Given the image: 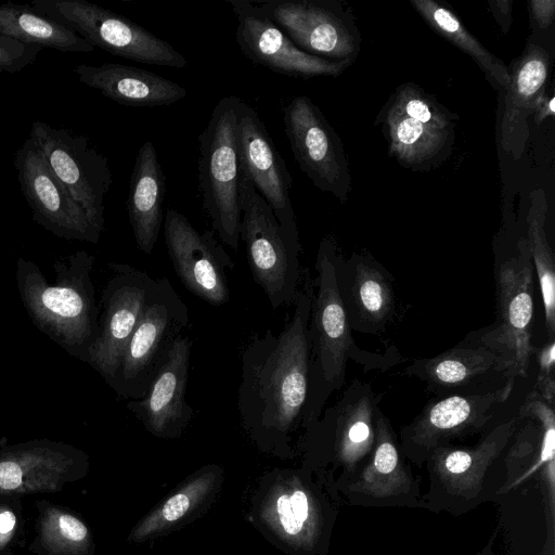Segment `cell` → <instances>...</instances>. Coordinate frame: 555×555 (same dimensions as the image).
<instances>
[{
  "mask_svg": "<svg viewBox=\"0 0 555 555\" xmlns=\"http://www.w3.org/2000/svg\"><path fill=\"white\" fill-rule=\"evenodd\" d=\"M335 269L340 297L351 330L376 335L395 312V293L389 272L373 258L336 251Z\"/></svg>",
  "mask_w": 555,
  "mask_h": 555,
  "instance_id": "cell-26",
  "label": "cell"
},
{
  "mask_svg": "<svg viewBox=\"0 0 555 555\" xmlns=\"http://www.w3.org/2000/svg\"><path fill=\"white\" fill-rule=\"evenodd\" d=\"M530 11L537 24L542 27H548L554 21L555 1L554 0H531Z\"/></svg>",
  "mask_w": 555,
  "mask_h": 555,
  "instance_id": "cell-39",
  "label": "cell"
},
{
  "mask_svg": "<svg viewBox=\"0 0 555 555\" xmlns=\"http://www.w3.org/2000/svg\"><path fill=\"white\" fill-rule=\"evenodd\" d=\"M77 79L104 96L129 106L170 105L186 96V89L142 68L116 63L73 68Z\"/></svg>",
  "mask_w": 555,
  "mask_h": 555,
  "instance_id": "cell-27",
  "label": "cell"
},
{
  "mask_svg": "<svg viewBox=\"0 0 555 555\" xmlns=\"http://www.w3.org/2000/svg\"><path fill=\"white\" fill-rule=\"evenodd\" d=\"M39 538L52 555H87L91 547V535L85 522L54 506L41 514Z\"/></svg>",
  "mask_w": 555,
  "mask_h": 555,
  "instance_id": "cell-35",
  "label": "cell"
},
{
  "mask_svg": "<svg viewBox=\"0 0 555 555\" xmlns=\"http://www.w3.org/2000/svg\"><path fill=\"white\" fill-rule=\"evenodd\" d=\"M14 166L37 224L60 238L99 242L103 230L72 198L29 138L17 150Z\"/></svg>",
  "mask_w": 555,
  "mask_h": 555,
  "instance_id": "cell-17",
  "label": "cell"
},
{
  "mask_svg": "<svg viewBox=\"0 0 555 555\" xmlns=\"http://www.w3.org/2000/svg\"><path fill=\"white\" fill-rule=\"evenodd\" d=\"M237 25L235 39L253 63L298 78L337 76L351 59L328 60L299 49L251 0H229Z\"/></svg>",
  "mask_w": 555,
  "mask_h": 555,
  "instance_id": "cell-19",
  "label": "cell"
},
{
  "mask_svg": "<svg viewBox=\"0 0 555 555\" xmlns=\"http://www.w3.org/2000/svg\"><path fill=\"white\" fill-rule=\"evenodd\" d=\"M28 138L72 198L104 230V199L113 182L107 157L88 138L40 120L31 124Z\"/></svg>",
  "mask_w": 555,
  "mask_h": 555,
  "instance_id": "cell-12",
  "label": "cell"
},
{
  "mask_svg": "<svg viewBox=\"0 0 555 555\" xmlns=\"http://www.w3.org/2000/svg\"><path fill=\"white\" fill-rule=\"evenodd\" d=\"M0 35L61 52L89 53L94 48L75 31L37 13L30 5L0 4Z\"/></svg>",
  "mask_w": 555,
  "mask_h": 555,
  "instance_id": "cell-31",
  "label": "cell"
},
{
  "mask_svg": "<svg viewBox=\"0 0 555 555\" xmlns=\"http://www.w3.org/2000/svg\"><path fill=\"white\" fill-rule=\"evenodd\" d=\"M550 57L539 46H530L515 64L505 90L501 121V146L515 159L520 158L529 137L528 117L544 94Z\"/></svg>",
  "mask_w": 555,
  "mask_h": 555,
  "instance_id": "cell-28",
  "label": "cell"
},
{
  "mask_svg": "<svg viewBox=\"0 0 555 555\" xmlns=\"http://www.w3.org/2000/svg\"><path fill=\"white\" fill-rule=\"evenodd\" d=\"M526 423L505 456L506 480L499 494H506L529 478L538 475L543 504L555 505V412L531 390L519 409Z\"/></svg>",
  "mask_w": 555,
  "mask_h": 555,
  "instance_id": "cell-20",
  "label": "cell"
},
{
  "mask_svg": "<svg viewBox=\"0 0 555 555\" xmlns=\"http://www.w3.org/2000/svg\"><path fill=\"white\" fill-rule=\"evenodd\" d=\"M285 134L294 157L322 191L346 198L349 176L338 138L310 98L297 95L283 107Z\"/></svg>",
  "mask_w": 555,
  "mask_h": 555,
  "instance_id": "cell-18",
  "label": "cell"
},
{
  "mask_svg": "<svg viewBox=\"0 0 555 555\" xmlns=\"http://www.w3.org/2000/svg\"><path fill=\"white\" fill-rule=\"evenodd\" d=\"M113 275L101 295L99 335L87 362L109 384L124 349L144 310L155 280L145 271L125 263L109 262Z\"/></svg>",
  "mask_w": 555,
  "mask_h": 555,
  "instance_id": "cell-15",
  "label": "cell"
},
{
  "mask_svg": "<svg viewBox=\"0 0 555 555\" xmlns=\"http://www.w3.org/2000/svg\"><path fill=\"white\" fill-rule=\"evenodd\" d=\"M336 251L334 240L324 237L317 253V276L309 320L311 349L308 393L300 425L305 429L318 421L333 392L344 387L349 359L367 370L388 367L398 362V357L389 358L362 350L353 340L337 284Z\"/></svg>",
  "mask_w": 555,
  "mask_h": 555,
  "instance_id": "cell-3",
  "label": "cell"
},
{
  "mask_svg": "<svg viewBox=\"0 0 555 555\" xmlns=\"http://www.w3.org/2000/svg\"><path fill=\"white\" fill-rule=\"evenodd\" d=\"M391 104L393 109L422 124L446 131L451 127L448 114L413 85L399 88Z\"/></svg>",
  "mask_w": 555,
  "mask_h": 555,
  "instance_id": "cell-36",
  "label": "cell"
},
{
  "mask_svg": "<svg viewBox=\"0 0 555 555\" xmlns=\"http://www.w3.org/2000/svg\"><path fill=\"white\" fill-rule=\"evenodd\" d=\"M165 176L155 146L146 141L139 149L130 177L127 210L138 248L150 255L164 219Z\"/></svg>",
  "mask_w": 555,
  "mask_h": 555,
  "instance_id": "cell-29",
  "label": "cell"
},
{
  "mask_svg": "<svg viewBox=\"0 0 555 555\" xmlns=\"http://www.w3.org/2000/svg\"><path fill=\"white\" fill-rule=\"evenodd\" d=\"M278 478L260 505L263 524L299 555H327L343 499L326 469Z\"/></svg>",
  "mask_w": 555,
  "mask_h": 555,
  "instance_id": "cell-4",
  "label": "cell"
},
{
  "mask_svg": "<svg viewBox=\"0 0 555 555\" xmlns=\"http://www.w3.org/2000/svg\"><path fill=\"white\" fill-rule=\"evenodd\" d=\"M518 424V416L502 422L472 447H437L424 463L429 478L428 490L423 494L424 508L453 516L476 508L485 499L488 474L512 441Z\"/></svg>",
  "mask_w": 555,
  "mask_h": 555,
  "instance_id": "cell-8",
  "label": "cell"
},
{
  "mask_svg": "<svg viewBox=\"0 0 555 555\" xmlns=\"http://www.w3.org/2000/svg\"><path fill=\"white\" fill-rule=\"evenodd\" d=\"M404 374L415 376L438 395L489 391L501 387L493 385V380L505 383L516 378L506 358L465 339L433 358L414 360Z\"/></svg>",
  "mask_w": 555,
  "mask_h": 555,
  "instance_id": "cell-23",
  "label": "cell"
},
{
  "mask_svg": "<svg viewBox=\"0 0 555 555\" xmlns=\"http://www.w3.org/2000/svg\"><path fill=\"white\" fill-rule=\"evenodd\" d=\"M87 455L67 443L36 439L0 450V494L54 492L79 478Z\"/></svg>",
  "mask_w": 555,
  "mask_h": 555,
  "instance_id": "cell-21",
  "label": "cell"
},
{
  "mask_svg": "<svg viewBox=\"0 0 555 555\" xmlns=\"http://www.w3.org/2000/svg\"><path fill=\"white\" fill-rule=\"evenodd\" d=\"M496 533H498V530H495V532H493V534L490 537L488 542L485 544L482 550L477 555H502V554H499V553L493 551L494 540H495Z\"/></svg>",
  "mask_w": 555,
  "mask_h": 555,
  "instance_id": "cell-43",
  "label": "cell"
},
{
  "mask_svg": "<svg viewBox=\"0 0 555 555\" xmlns=\"http://www.w3.org/2000/svg\"><path fill=\"white\" fill-rule=\"evenodd\" d=\"M515 380L482 392L452 393L429 402L399 433V446L405 459L423 465L428 455L451 440L481 431L495 410L512 393Z\"/></svg>",
  "mask_w": 555,
  "mask_h": 555,
  "instance_id": "cell-13",
  "label": "cell"
},
{
  "mask_svg": "<svg viewBox=\"0 0 555 555\" xmlns=\"http://www.w3.org/2000/svg\"><path fill=\"white\" fill-rule=\"evenodd\" d=\"M189 324V310L167 278L155 280L113 380L117 396L143 398L170 347Z\"/></svg>",
  "mask_w": 555,
  "mask_h": 555,
  "instance_id": "cell-10",
  "label": "cell"
},
{
  "mask_svg": "<svg viewBox=\"0 0 555 555\" xmlns=\"http://www.w3.org/2000/svg\"><path fill=\"white\" fill-rule=\"evenodd\" d=\"M336 487L350 506L424 508L420 479L414 476L382 410L376 418L371 455L353 476Z\"/></svg>",
  "mask_w": 555,
  "mask_h": 555,
  "instance_id": "cell-14",
  "label": "cell"
},
{
  "mask_svg": "<svg viewBox=\"0 0 555 555\" xmlns=\"http://www.w3.org/2000/svg\"><path fill=\"white\" fill-rule=\"evenodd\" d=\"M237 137L242 169L273 210L279 223L299 234L291 201L292 176L258 113L238 100Z\"/></svg>",
  "mask_w": 555,
  "mask_h": 555,
  "instance_id": "cell-22",
  "label": "cell"
},
{
  "mask_svg": "<svg viewBox=\"0 0 555 555\" xmlns=\"http://www.w3.org/2000/svg\"><path fill=\"white\" fill-rule=\"evenodd\" d=\"M411 3L437 33L472 56L495 88L504 91L508 88L511 72L468 33L451 10L431 0H411Z\"/></svg>",
  "mask_w": 555,
  "mask_h": 555,
  "instance_id": "cell-32",
  "label": "cell"
},
{
  "mask_svg": "<svg viewBox=\"0 0 555 555\" xmlns=\"http://www.w3.org/2000/svg\"><path fill=\"white\" fill-rule=\"evenodd\" d=\"M305 273L284 328L254 335L242 353L237 409L244 428L260 446L287 448L301 425L310 367L309 320L313 281Z\"/></svg>",
  "mask_w": 555,
  "mask_h": 555,
  "instance_id": "cell-1",
  "label": "cell"
},
{
  "mask_svg": "<svg viewBox=\"0 0 555 555\" xmlns=\"http://www.w3.org/2000/svg\"><path fill=\"white\" fill-rule=\"evenodd\" d=\"M95 257L77 250L53 264L50 283L39 267L23 257L16 261L15 280L31 322L74 358L87 362L99 335L100 309L92 282Z\"/></svg>",
  "mask_w": 555,
  "mask_h": 555,
  "instance_id": "cell-2",
  "label": "cell"
},
{
  "mask_svg": "<svg viewBox=\"0 0 555 555\" xmlns=\"http://www.w3.org/2000/svg\"><path fill=\"white\" fill-rule=\"evenodd\" d=\"M16 524L15 513L9 507L0 506V548L11 541Z\"/></svg>",
  "mask_w": 555,
  "mask_h": 555,
  "instance_id": "cell-40",
  "label": "cell"
},
{
  "mask_svg": "<svg viewBox=\"0 0 555 555\" xmlns=\"http://www.w3.org/2000/svg\"><path fill=\"white\" fill-rule=\"evenodd\" d=\"M221 473L219 466L207 465L190 476L132 528L128 540L142 542L176 528L208 500L221 479Z\"/></svg>",
  "mask_w": 555,
  "mask_h": 555,
  "instance_id": "cell-30",
  "label": "cell"
},
{
  "mask_svg": "<svg viewBox=\"0 0 555 555\" xmlns=\"http://www.w3.org/2000/svg\"><path fill=\"white\" fill-rule=\"evenodd\" d=\"M386 124L390 149L406 165H420L436 156L449 132L414 120L392 107L387 111Z\"/></svg>",
  "mask_w": 555,
  "mask_h": 555,
  "instance_id": "cell-34",
  "label": "cell"
},
{
  "mask_svg": "<svg viewBox=\"0 0 555 555\" xmlns=\"http://www.w3.org/2000/svg\"><path fill=\"white\" fill-rule=\"evenodd\" d=\"M379 400L370 384L353 379L340 398L305 429L311 467L334 476L338 472L336 483L353 476L373 450Z\"/></svg>",
  "mask_w": 555,
  "mask_h": 555,
  "instance_id": "cell-6",
  "label": "cell"
},
{
  "mask_svg": "<svg viewBox=\"0 0 555 555\" xmlns=\"http://www.w3.org/2000/svg\"><path fill=\"white\" fill-rule=\"evenodd\" d=\"M533 356L537 358L539 373L533 390L546 402L555 401V338H548L540 348L534 347Z\"/></svg>",
  "mask_w": 555,
  "mask_h": 555,
  "instance_id": "cell-38",
  "label": "cell"
},
{
  "mask_svg": "<svg viewBox=\"0 0 555 555\" xmlns=\"http://www.w3.org/2000/svg\"><path fill=\"white\" fill-rule=\"evenodd\" d=\"M490 9L504 31L511 26L512 22V1L511 0H493L489 1Z\"/></svg>",
  "mask_w": 555,
  "mask_h": 555,
  "instance_id": "cell-41",
  "label": "cell"
},
{
  "mask_svg": "<svg viewBox=\"0 0 555 555\" xmlns=\"http://www.w3.org/2000/svg\"><path fill=\"white\" fill-rule=\"evenodd\" d=\"M164 235L177 276L185 288L211 306L230 298L227 270L234 263L212 230L198 232L189 219L169 208L164 216Z\"/></svg>",
  "mask_w": 555,
  "mask_h": 555,
  "instance_id": "cell-16",
  "label": "cell"
},
{
  "mask_svg": "<svg viewBox=\"0 0 555 555\" xmlns=\"http://www.w3.org/2000/svg\"><path fill=\"white\" fill-rule=\"evenodd\" d=\"M191 348L190 337L180 335L158 367L146 395L126 404L156 437H179L194 414L186 401Z\"/></svg>",
  "mask_w": 555,
  "mask_h": 555,
  "instance_id": "cell-25",
  "label": "cell"
},
{
  "mask_svg": "<svg viewBox=\"0 0 555 555\" xmlns=\"http://www.w3.org/2000/svg\"><path fill=\"white\" fill-rule=\"evenodd\" d=\"M302 51L328 59H351L356 40L327 2L313 0L253 1Z\"/></svg>",
  "mask_w": 555,
  "mask_h": 555,
  "instance_id": "cell-24",
  "label": "cell"
},
{
  "mask_svg": "<svg viewBox=\"0 0 555 555\" xmlns=\"http://www.w3.org/2000/svg\"><path fill=\"white\" fill-rule=\"evenodd\" d=\"M533 275L529 245L522 237L512 255L500 257L494 263V323L465 338L506 358L516 377L526 376L534 351L531 340Z\"/></svg>",
  "mask_w": 555,
  "mask_h": 555,
  "instance_id": "cell-9",
  "label": "cell"
},
{
  "mask_svg": "<svg viewBox=\"0 0 555 555\" xmlns=\"http://www.w3.org/2000/svg\"><path fill=\"white\" fill-rule=\"evenodd\" d=\"M547 204L544 192L534 190L531 193L529 208L527 242L531 254L534 273L538 276L544 323L548 338H555V264L554 254L545 233Z\"/></svg>",
  "mask_w": 555,
  "mask_h": 555,
  "instance_id": "cell-33",
  "label": "cell"
},
{
  "mask_svg": "<svg viewBox=\"0 0 555 555\" xmlns=\"http://www.w3.org/2000/svg\"><path fill=\"white\" fill-rule=\"evenodd\" d=\"M43 48L0 35V73L14 74L35 63Z\"/></svg>",
  "mask_w": 555,
  "mask_h": 555,
  "instance_id": "cell-37",
  "label": "cell"
},
{
  "mask_svg": "<svg viewBox=\"0 0 555 555\" xmlns=\"http://www.w3.org/2000/svg\"><path fill=\"white\" fill-rule=\"evenodd\" d=\"M39 14L75 31L93 48L132 61L182 68L185 57L168 41L127 17L86 0H34Z\"/></svg>",
  "mask_w": 555,
  "mask_h": 555,
  "instance_id": "cell-11",
  "label": "cell"
},
{
  "mask_svg": "<svg viewBox=\"0 0 555 555\" xmlns=\"http://www.w3.org/2000/svg\"><path fill=\"white\" fill-rule=\"evenodd\" d=\"M240 238L246 245L254 281L276 310L295 301L301 280L299 234L283 228L242 169Z\"/></svg>",
  "mask_w": 555,
  "mask_h": 555,
  "instance_id": "cell-7",
  "label": "cell"
},
{
  "mask_svg": "<svg viewBox=\"0 0 555 555\" xmlns=\"http://www.w3.org/2000/svg\"><path fill=\"white\" fill-rule=\"evenodd\" d=\"M238 98L227 95L215 105L198 137V184L212 231L237 249L242 218V163L237 137Z\"/></svg>",
  "mask_w": 555,
  "mask_h": 555,
  "instance_id": "cell-5",
  "label": "cell"
},
{
  "mask_svg": "<svg viewBox=\"0 0 555 555\" xmlns=\"http://www.w3.org/2000/svg\"><path fill=\"white\" fill-rule=\"evenodd\" d=\"M554 95H541V98L535 103L533 113L534 114V120L537 124H540L548 116H554L555 109H554Z\"/></svg>",
  "mask_w": 555,
  "mask_h": 555,
  "instance_id": "cell-42",
  "label": "cell"
}]
</instances>
